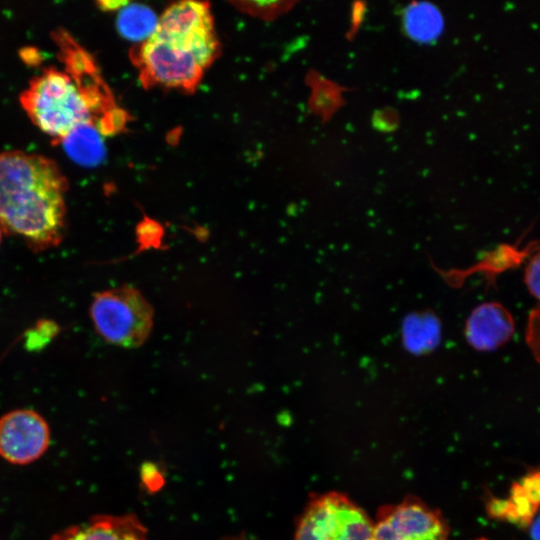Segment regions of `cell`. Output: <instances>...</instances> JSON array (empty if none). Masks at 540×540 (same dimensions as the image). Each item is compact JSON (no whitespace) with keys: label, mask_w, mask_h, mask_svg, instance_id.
Returning <instances> with one entry per match:
<instances>
[{"label":"cell","mask_w":540,"mask_h":540,"mask_svg":"<svg viewBox=\"0 0 540 540\" xmlns=\"http://www.w3.org/2000/svg\"><path fill=\"white\" fill-rule=\"evenodd\" d=\"M68 182L51 159L24 151L0 153V227L34 251L57 246L65 230Z\"/></svg>","instance_id":"cell-1"},{"label":"cell","mask_w":540,"mask_h":540,"mask_svg":"<svg viewBox=\"0 0 540 540\" xmlns=\"http://www.w3.org/2000/svg\"><path fill=\"white\" fill-rule=\"evenodd\" d=\"M217 51L209 5L182 1L162 14L156 31L143 43L137 62L146 82L191 89Z\"/></svg>","instance_id":"cell-2"},{"label":"cell","mask_w":540,"mask_h":540,"mask_svg":"<svg viewBox=\"0 0 540 540\" xmlns=\"http://www.w3.org/2000/svg\"><path fill=\"white\" fill-rule=\"evenodd\" d=\"M30 120L57 144L77 126L92 122L97 102L64 71L43 70L19 96Z\"/></svg>","instance_id":"cell-3"},{"label":"cell","mask_w":540,"mask_h":540,"mask_svg":"<svg viewBox=\"0 0 540 540\" xmlns=\"http://www.w3.org/2000/svg\"><path fill=\"white\" fill-rule=\"evenodd\" d=\"M90 317L106 342L137 348L151 333L154 312L138 289L123 285L97 292L91 302Z\"/></svg>","instance_id":"cell-4"},{"label":"cell","mask_w":540,"mask_h":540,"mask_svg":"<svg viewBox=\"0 0 540 540\" xmlns=\"http://www.w3.org/2000/svg\"><path fill=\"white\" fill-rule=\"evenodd\" d=\"M373 521L347 495H313L300 516L295 540H371Z\"/></svg>","instance_id":"cell-5"},{"label":"cell","mask_w":540,"mask_h":540,"mask_svg":"<svg viewBox=\"0 0 540 540\" xmlns=\"http://www.w3.org/2000/svg\"><path fill=\"white\" fill-rule=\"evenodd\" d=\"M449 528L441 512L409 496L382 506L373 522L371 540H448Z\"/></svg>","instance_id":"cell-6"},{"label":"cell","mask_w":540,"mask_h":540,"mask_svg":"<svg viewBox=\"0 0 540 540\" xmlns=\"http://www.w3.org/2000/svg\"><path fill=\"white\" fill-rule=\"evenodd\" d=\"M50 428L46 420L31 409H16L0 418V456L15 465H27L48 449Z\"/></svg>","instance_id":"cell-7"},{"label":"cell","mask_w":540,"mask_h":540,"mask_svg":"<svg viewBox=\"0 0 540 540\" xmlns=\"http://www.w3.org/2000/svg\"><path fill=\"white\" fill-rule=\"evenodd\" d=\"M515 321L511 312L499 302L478 305L465 324V337L478 351H493L514 335Z\"/></svg>","instance_id":"cell-8"},{"label":"cell","mask_w":540,"mask_h":540,"mask_svg":"<svg viewBox=\"0 0 540 540\" xmlns=\"http://www.w3.org/2000/svg\"><path fill=\"white\" fill-rule=\"evenodd\" d=\"M49 540H149L133 514L97 515L55 533Z\"/></svg>","instance_id":"cell-9"},{"label":"cell","mask_w":540,"mask_h":540,"mask_svg":"<svg viewBox=\"0 0 540 540\" xmlns=\"http://www.w3.org/2000/svg\"><path fill=\"white\" fill-rule=\"evenodd\" d=\"M102 132L95 123L81 124L57 144H62L67 155L82 166H96L102 162L105 146Z\"/></svg>","instance_id":"cell-10"},{"label":"cell","mask_w":540,"mask_h":540,"mask_svg":"<svg viewBox=\"0 0 540 540\" xmlns=\"http://www.w3.org/2000/svg\"><path fill=\"white\" fill-rule=\"evenodd\" d=\"M439 320L431 313L409 315L402 326L403 344L412 353L420 354L432 350L440 339Z\"/></svg>","instance_id":"cell-11"},{"label":"cell","mask_w":540,"mask_h":540,"mask_svg":"<svg viewBox=\"0 0 540 540\" xmlns=\"http://www.w3.org/2000/svg\"><path fill=\"white\" fill-rule=\"evenodd\" d=\"M403 23L410 38L422 43L436 40L443 30V18L435 6L412 3L404 12Z\"/></svg>","instance_id":"cell-12"},{"label":"cell","mask_w":540,"mask_h":540,"mask_svg":"<svg viewBox=\"0 0 540 540\" xmlns=\"http://www.w3.org/2000/svg\"><path fill=\"white\" fill-rule=\"evenodd\" d=\"M125 5L119 9L117 17L120 34L131 41L145 42L156 31L159 19L149 7L128 3Z\"/></svg>","instance_id":"cell-13"},{"label":"cell","mask_w":540,"mask_h":540,"mask_svg":"<svg viewBox=\"0 0 540 540\" xmlns=\"http://www.w3.org/2000/svg\"><path fill=\"white\" fill-rule=\"evenodd\" d=\"M508 499L514 508L516 524L521 527H529L539 508L530 500L519 482H514L511 485Z\"/></svg>","instance_id":"cell-14"},{"label":"cell","mask_w":540,"mask_h":540,"mask_svg":"<svg viewBox=\"0 0 540 540\" xmlns=\"http://www.w3.org/2000/svg\"><path fill=\"white\" fill-rule=\"evenodd\" d=\"M314 107L323 115H330L340 105L339 90L329 82L320 81L314 89Z\"/></svg>","instance_id":"cell-15"},{"label":"cell","mask_w":540,"mask_h":540,"mask_svg":"<svg viewBox=\"0 0 540 540\" xmlns=\"http://www.w3.org/2000/svg\"><path fill=\"white\" fill-rule=\"evenodd\" d=\"M58 327L52 321H40L27 335L26 345L29 349H39L57 334Z\"/></svg>","instance_id":"cell-16"},{"label":"cell","mask_w":540,"mask_h":540,"mask_svg":"<svg viewBox=\"0 0 540 540\" xmlns=\"http://www.w3.org/2000/svg\"><path fill=\"white\" fill-rule=\"evenodd\" d=\"M524 283L528 292L540 302V249L530 256L526 264Z\"/></svg>","instance_id":"cell-17"},{"label":"cell","mask_w":540,"mask_h":540,"mask_svg":"<svg viewBox=\"0 0 540 540\" xmlns=\"http://www.w3.org/2000/svg\"><path fill=\"white\" fill-rule=\"evenodd\" d=\"M526 342L536 361L540 363V302L529 314Z\"/></svg>","instance_id":"cell-18"},{"label":"cell","mask_w":540,"mask_h":540,"mask_svg":"<svg viewBox=\"0 0 540 540\" xmlns=\"http://www.w3.org/2000/svg\"><path fill=\"white\" fill-rule=\"evenodd\" d=\"M487 514L496 520L508 521L516 524V516L511 501L490 497L486 502Z\"/></svg>","instance_id":"cell-19"},{"label":"cell","mask_w":540,"mask_h":540,"mask_svg":"<svg viewBox=\"0 0 540 540\" xmlns=\"http://www.w3.org/2000/svg\"><path fill=\"white\" fill-rule=\"evenodd\" d=\"M519 484L530 500L540 508V468L528 471L521 478Z\"/></svg>","instance_id":"cell-20"},{"label":"cell","mask_w":540,"mask_h":540,"mask_svg":"<svg viewBox=\"0 0 540 540\" xmlns=\"http://www.w3.org/2000/svg\"><path fill=\"white\" fill-rule=\"evenodd\" d=\"M531 526V534L534 540H540V517L534 519Z\"/></svg>","instance_id":"cell-21"},{"label":"cell","mask_w":540,"mask_h":540,"mask_svg":"<svg viewBox=\"0 0 540 540\" xmlns=\"http://www.w3.org/2000/svg\"><path fill=\"white\" fill-rule=\"evenodd\" d=\"M2 233H3V231H2V229L0 227V242H1Z\"/></svg>","instance_id":"cell-22"}]
</instances>
